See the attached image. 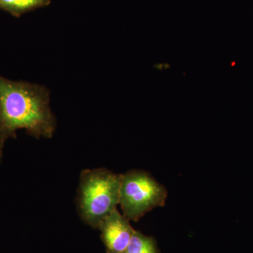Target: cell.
I'll return each instance as SVG.
<instances>
[{
    "label": "cell",
    "mask_w": 253,
    "mask_h": 253,
    "mask_svg": "<svg viewBox=\"0 0 253 253\" xmlns=\"http://www.w3.org/2000/svg\"><path fill=\"white\" fill-rule=\"evenodd\" d=\"M168 191L152 176L143 171H130L123 174L120 202L124 216L138 221L146 213L166 204Z\"/></svg>",
    "instance_id": "obj_3"
},
{
    "label": "cell",
    "mask_w": 253,
    "mask_h": 253,
    "mask_svg": "<svg viewBox=\"0 0 253 253\" xmlns=\"http://www.w3.org/2000/svg\"><path fill=\"white\" fill-rule=\"evenodd\" d=\"M102 239L108 253H121L127 247L135 231L128 219L121 214L117 209L100 223Z\"/></svg>",
    "instance_id": "obj_4"
},
{
    "label": "cell",
    "mask_w": 253,
    "mask_h": 253,
    "mask_svg": "<svg viewBox=\"0 0 253 253\" xmlns=\"http://www.w3.org/2000/svg\"><path fill=\"white\" fill-rule=\"evenodd\" d=\"M123 174L107 169L85 170L81 176V214L84 220L99 227L100 223L109 215L120 202Z\"/></svg>",
    "instance_id": "obj_2"
},
{
    "label": "cell",
    "mask_w": 253,
    "mask_h": 253,
    "mask_svg": "<svg viewBox=\"0 0 253 253\" xmlns=\"http://www.w3.org/2000/svg\"><path fill=\"white\" fill-rule=\"evenodd\" d=\"M121 253H157L154 240L136 231L130 242Z\"/></svg>",
    "instance_id": "obj_6"
},
{
    "label": "cell",
    "mask_w": 253,
    "mask_h": 253,
    "mask_svg": "<svg viewBox=\"0 0 253 253\" xmlns=\"http://www.w3.org/2000/svg\"><path fill=\"white\" fill-rule=\"evenodd\" d=\"M47 0H0V8L14 16H20L45 4Z\"/></svg>",
    "instance_id": "obj_5"
},
{
    "label": "cell",
    "mask_w": 253,
    "mask_h": 253,
    "mask_svg": "<svg viewBox=\"0 0 253 253\" xmlns=\"http://www.w3.org/2000/svg\"><path fill=\"white\" fill-rule=\"evenodd\" d=\"M49 103L46 86L0 76V159L5 142L18 129L37 139L53 136L56 122Z\"/></svg>",
    "instance_id": "obj_1"
}]
</instances>
